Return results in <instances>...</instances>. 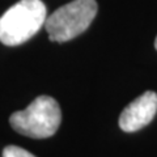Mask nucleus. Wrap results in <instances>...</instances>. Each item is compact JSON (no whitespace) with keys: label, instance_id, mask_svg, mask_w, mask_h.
<instances>
[{"label":"nucleus","instance_id":"nucleus-6","mask_svg":"<svg viewBox=\"0 0 157 157\" xmlns=\"http://www.w3.org/2000/svg\"><path fill=\"white\" fill-rule=\"evenodd\" d=\"M155 47H156V50H157V37H156V39H155Z\"/></svg>","mask_w":157,"mask_h":157},{"label":"nucleus","instance_id":"nucleus-2","mask_svg":"<svg viewBox=\"0 0 157 157\" xmlns=\"http://www.w3.org/2000/svg\"><path fill=\"white\" fill-rule=\"evenodd\" d=\"M62 122L59 104L50 96H39L25 110L13 113L9 118L12 128L24 136L46 139L58 131Z\"/></svg>","mask_w":157,"mask_h":157},{"label":"nucleus","instance_id":"nucleus-1","mask_svg":"<svg viewBox=\"0 0 157 157\" xmlns=\"http://www.w3.org/2000/svg\"><path fill=\"white\" fill-rule=\"evenodd\" d=\"M46 6L41 0H20L0 17V42L18 46L36 36L47 18Z\"/></svg>","mask_w":157,"mask_h":157},{"label":"nucleus","instance_id":"nucleus-3","mask_svg":"<svg viewBox=\"0 0 157 157\" xmlns=\"http://www.w3.org/2000/svg\"><path fill=\"white\" fill-rule=\"evenodd\" d=\"M96 0H73L58 8L45 21L51 42H67L85 32L97 14Z\"/></svg>","mask_w":157,"mask_h":157},{"label":"nucleus","instance_id":"nucleus-4","mask_svg":"<svg viewBox=\"0 0 157 157\" xmlns=\"http://www.w3.org/2000/svg\"><path fill=\"white\" fill-rule=\"evenodd\" d=\"M157 113V94L148 90L124 107L119 117V127L124 132H135L149 124Z\"/></svg>","mask_w":157,"mask_h":157},{"label":"nucleus","instance_id":"nucleus-5","mask_svg":"<svg viewBox=\"0 0 157 157\" xmlns=\"http://www.w3.org/2000/svg\"><path fill=\"white\" fill-rule=\"evenodd\" d=\"M2 157H36L32 155L30 152H28L26 149L21 148L17 145H8L3 149V155Z\"/></svg>","mask_w":157,"mask_h":157}]
</instances>
